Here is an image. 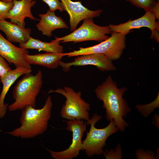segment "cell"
Here are the masks:
<instances>
[{"mask_svg":"<svg viewBox=\"0 0 159 159\" xmlns=\"http://www.w3.org/2000/svg\"><path fill=\"white\" fill-rule=\"evenodd\" d=\"M103 0V1H105V0Z\"/></svg>","mask_w":159,"mask_h":159,"instance_id":"29","label":"cell"},{"mask_svg":"<svg viewBox=\"0 0 159 159\" xmlns=\"http://www.w3.org/2000/svg\"><path fill=\"white\" fill-rule=\"evenodd\" d=\"M52 105V97L49 95L41 109H36L31 105L26 106L22 110L20 117L21 126L6 133L22 139L32 138L42 134L48 128Z\"/></svg>","mask_w":159,"mask_h":159,"instance_id":"2","label":"cell"},{"mask_svg":"<svg viewBox=\"0 0 159 159\" xmlns=\"http://www.w3.org/2000/svg\"><path fill=\"white\" fill-rule=\"evenodd\" d=\"M47 4L49 7V10L54 12L59 10L62 12L64 11L61 2L59 0H41Z\"/></svg>","mask_w":159,"mask_h":159,"instance_id":"23","label":"cell"},{"mask_svg":"<svg viewBox=\"0 0 159 159\" xmlns=\"http://www.w3.org/2000/svg\"><path fill=\"white\" fill-rule=\"evenodd\" d=\"M29 54L27 49L17 47L5 38L0 32V55L10 64L16 67H22L32 69L31 65L24 58L25 54Z\"/></svg>","mask_w":159,"mask_h":159,"instance_id":"12","label":"cell"},{"mask_svg":"<svg viewBox=\"0 0 159 159\" xmlns=\"http://www.w3.org/2000/svg\"><path fill=\"white\" fill-rule=\"evenodd\" d=\"M158 0V1H159V0Z\"/></svg>","mask_w":159,"mask_h":159,"instance_id":"30","label":"cell"},{"mask_svg":"<svg viewBox=\"0 0 159 159\" xmlns=\"http://www.w3.org/2000/svg\"><path fill=\"white\" fill-rule=\"evenodd\" d=\"M11 70L5 59L0 55V77L5 76L9 71Z\"/></svg>","mask_w":159,"mask_h":159,"instance_id":"25","label":"cell"},{"mask_svg":"<svg viewBox=\"0 0 159 159\" xmlns=\"http://www.w3.org/2000/svg\"><path fill=\"white\" fill-rule=\"evenodd\" d=\"M39 16L40 19L36 27L43 35L48 37L52 36L54 30L58 29L68 28L63 20L61 17L56 16L54 12L48 10L45 14H39Z\"/></svg>","mask_w":159,"mask_h":159,"instance_id":"16","label":"cell"},{"mask_svg":"<svg viewBox=\"0 0 159 159\" xmlns=\"http://www.w3.org/2000/svg\"><path fill=\"white\" fill-rule=\"evenodd\" d=\"M13 6L12 1L6 2L0 0V21L6 19L8 13Z\"/></svg>","mask_w":159,"mask_h":159,"instance_id":"21","label":"cell"},{"mask_svg":"<svg viewBox=\"0 0 159 159\" xmlns=\"http://www.w3.org/2000/svg\"><path fill=\"white\" fill-rule=\"evenodd\" d=\"M13 6L9 11L6 19H10L11 22L18 24L23 28H25L24 21L26 17L32 20H39L33 16L31 8L35 4L34 0H14Z\"/></svg>","mask_w":159,"mask_h":159,"instance_id":"13","label":"cell"},{"mask_svg":"<svg viewBox=\"0 0 159 159\" xmlns=\"http://www.w3.org/2000/svg\"><path fill=\"white\" fill-rule=\"evenodd\" d=\"M102 117L101 116L94 113L92 118H90L86 122L87 125H90V127L89 132H86L85 138L82 141L83 146L81 151L84 150L88 157L103 154L104 152L103 148L106 146L107 139L119 130L113 120H111L109 125L104 128H96L95 124Z\"/></svg>","mask_w":159,"mask_h":159,"instance_id":"4","label":"cell"},{"mask_svg":"<svg viewBox=\"0 0 159 159\" xmlns=\"http://www.w3.org/2000/svg\"><path fill=\"white\" fill-rule=\"evenodd\" d=\"M0 30L10 42L23 44L26 43L30 37L32 29L23 28L18 24L5 20L0 21Z\"/></svg>","mask_w":159,"mask_h":159,"instance_id":"15","label":"cell"},{"mask_svg":"<svg viewBox=\"0 0 159 159\" xmlns=\"http://www.w3.org/2000/svg\"></svg>","mask_w":159,"mask_h":159,"instance_id":"31","label":"cell"},{"mask_svg":"<svg viewBox=\"0 0 159 159\" xmlns=\"http://www.w3.org/2000/svg\"><path fill=\"white\" fill-rule=\"evenodd\" d=\"M77 56L71 62L65 63L61 62L59 66L64 72L69 71L70 67L73 66L94 65L102 71H114L116 69L112 61L103 54L94 53Z\"/></svg>","mask_w":159,"mask_h":159,"instance_id":"9","label":"cell"},{"mask_svg":"<svg viewBox=\"0 0 159 159\" xmlns=\"http://www.w3.org/2000/svg\"><path fill=\"white\" fill-rule=\"evenodd\" d=\"M136 158L138 159H155L157 156H155L153 152L150 151H144L140 149L136 152Z\"/></svg>","mask_w":159,"mask_h":159,"instance_id":"24","label":"cell"},{"mask_svg":"<svg viewBox=\"0 0 159 159\" xmlns=\"http://www.w3.org/2000/svg\"><path fill=\"white\" fill-rule=\"evenodd\" d=\"M153 124L155 125L157 128H159V116L155 114L154 117Z\"/></svg>","mask_w":159,"mask_h":159,"instance_id":"27","label":"cell"},{"mask_svg":"<svg viewBox=\"0 0 159 159\" xmlns=\"http://www.w3.org/2000/svg\"><path fill=\"white\" fill-rule=\"evenodd\" d=\"M136 7L143 9L146 11H150L156 3L154 0H126Z\"/></svg>","mask_w":159,"mask_h":159,"instance_id":"20","label":"cell"},{"mask_svg":"<svg viewBox=\"0 0 159 159\" xmlns=\"http://www.w3.org/2000/svg\"><path fill=\"white\" fill-rule=\"evenodd\" d=\"M65 129L72 132V143L66 149L60 151L48 150L52 157L55 159H72L77 157L82 148V138L86 130V124L83 120L66 121Z\"/></svg>","mask_w":159,"mask_h":159,"instance_id":"8","label":"cell"},{"mask_svg":"<svg viewBox=\"0 0 159 159\" xmlns=\"http://www.w3.org/2000/svg\"><path fill=\"white\" fill-rule=\"evenodd\" d=\"M151 11L155 15L156 19L159 20V1L156 2L152 8Z\"/></svg>","mask_w":159,"mask_h":159,"instance_id":"26","label":"cell"},{"mask_svg":"<svg viewBox=\"0 0 159 159\" xmlns=\"http://www.w3.org/2000/svg\"><path fill=\"white\" fill-rule=\"evenodd\" d=\"M32 72V69L22 67H17L9 71L4 77H0V82L3 85L0 95V118L3 117L6 114L8 105L4 104V100L11 85L20 76Z\"/></svg>","mask_w":159,"mask_h":159,"instance_id":"14","label":"cell"},{"mask_svg":"<svg viewBox=\"0 0 159 159\" xmlns=\"http://www.w3.org/2000/svg\"><path fill=\"white\" fill-rule=\"evenodd\" d=\"M122 149L120 145H118L115 149L107 150L103 153L104 156L106 159H121L122 157Z\"/></svg>","mask_w":159,"mask_h":159,"instance_id":"22","label":"cell"},{"mask_svg":"<svg viewBox=\"0 0 159 159\" xmlns=\"http://www.w3.org/2000/svg\"><path fill=\"white\" fill-rule=\"evenodd\" d=\"M109 26H101L95 24L92 19L83 20L82 25L70 34L61 37H56L60 43H74L87 41L102 42L108 38L106 35L111 33Z\"/></svg>","mask_w":159,"mask_h":159,"instance_id":"7","label":"cell"},{"mask_svg":"<svg viewBox=\"0 0 159 159\" xmlns=\"http://www.w3.org/2000/svg\"><path fill=\"white\" fill-rule=\"evenodd\" d=\"M64 11L67 12L69 17L70 31L75 30L78 24L82 20L99 16L103 10H89L82 4L80 1H73L71 0H59Z\"/></svg>","mask_w":159,"mask_h":159,"instance_id":"11","label":"cell"},{"mask_svg":"<svg viewBox=\"0 0 159 159\" xmlns=\"http://www.w3.org/2000/svg\"><path fill=\"white\" fill-rule=\"evenodd\" d=\"M127 90L125 87L118 88L110 75L95 90L98 99L103 102L102 107L105 109L106 119L108 121L113 120L122 132L129 125L123 117H126L131 110L122 97Z\"/></svg>","mask_w":159,"mask_h":159,"instance_id":"1","label":"cell"},{"mask_svg":"<svg viewBox=\"0 0 159 159\" xmlns=\"http://www.w3.org/2000/svg\"><path fill=\"white\" fill-rule=\"evenodd\" d=\"M13 0H2V1L6 2H8L12 1Z\"/></svg>","mask_w":159,"mask_h":159,"instance_id":"28","label":"cell"},{"mask_svg":"<svg viewBox=\"0 0 159 159\" xmlns=\"http://www.w3.org/2000/svg\"><path fill=\"white\" fill-rule=\"evenodd\" d=\"M125 33L112 32L111 36L97 45L86 48L80 47L79 49L66 53V56L70 57L94 53L105 55L111 61L119 59L125 47Z\"/></svg>","mask_w":159,"mask_h":159,"instance_id":"6","label":"cell"},{"mask_svg":"<svg viewBox=\"0 0 159 159\" xmlns=\"http://www.w3.org/2000/svg\"><path fill=\"white\" fill-rule=\"evenodd\" d=\"M60 41L55 37L54 40L51 42H43L30 37L26 43L19 44V47L24 49H35L47 52L62 53L64 52L63 47L60 44Z\"/></svg>","mask_w":159,"mask_h":159,"instance_id":"18","label":"cell"},{"mask_svg":"<svg viewBox=\"0 0 159 159\" xmlns=\"http://www.w3.org/2000/svg\"><path fill=\"white\" fill-rule=\"evenodd\" d=\"M66 56V53L47 52L30 55L26 53L24 58L29 64L43 66L48 68L54 69L59 66L62 57Z\"/></svg>","mask_w":159,"mask_h":159,"instance_id":"17","label":"cell"},{"mask_svg":"<svg viewBox=\"0 0 159 159\" xmlns=\"http://www.w3.org/2000/svg\"><path fill=\"white\" fill-rule=\"evenodd\" d=\"M156 18L150 11H146L145 14L136 19H130L125 23L118 25L110 24L108 26L111 32L127 34L132 32L131 30L138 29L142 27L149 28L151 31V38L154 35L158 32L159 24L158 22L156 21Z\"/></svg>","mask_w":159,"mask_h":159,"instance_id":"10","label":"cell"},{"mask_svg":"<svg viewBox=\"0 0 159 159\" xmlns=\"http://www.w3.org/2000/svg\"><path fill=\"white\" fill-rule=\"evenodd\" d=\"M53 92L60 94L66 99L60 112L62 118L69 120L86 121L90 119V105L81 98V91L76 92L72 88L65 86L63 88L50 90L48 92L49 93Z\"/></svg>","mask_w":159,"mask_h":159,"instance_id":"5","label":"cell"},{"mask_svg":"<svg viewBox=\"0 0 159 159\" xmlns=\"http://www.w3.org/2000/svg\"><path fill=\"white\" fill-rule=\"evenodd\" d=\"M159 107V93L155 100L151 103L143 105H138L136 106V108L145 117L149 116L155 108Z\"/></svg>","mask_w":159,"mask_h":159,"instance_id":"19","label":"cell"},{"mask_svg":"<svg viewBox=\"0 0 159 159\" xmlns=\"http://www.w3.org/2000/svg\"><path fill=\"white\" fill-rule=\"evenodd\" d=\"M42 83L43 74L41 70L34 75L31 73L24 74L14 86L12 92L14 101L8 106L9 110H22L28 105L35 108L36 97L40 92Z\"/></svg>","mask_w":159,"mask_h":159,"instance_id":"3","label":"cell"}]
</instances>
